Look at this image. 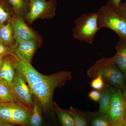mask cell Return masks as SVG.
I'll use <instances>...</instances> for the list:
<instances>
[{"mask_svg": "<svg viewBox=\"0 0 126 126\" xmlns=\"http://www.w3.org/2000/svg\"><path fill=\"white\" fill-rule=\"evenodd\" d=\"M30 10L25 18L31 24L38 19H52L56 14V0H29Z\"/></svg>", "mask_w": 126, "mask_h": 126, "instance_id": "5", "label": "cell"}, {"mask_svg": "<svg viewBox=\"0 0 126 126\" xmlns=\"http://www.w3.org/2000/svg\"><path fill=\"white\" fill-rule=\"evenodd\" d=\"M15 55L10 56L4 59L0 68V79L7 82L13 89V81L15 74Z\"/></svg>", "mask_w": 126, "mask_h": 126, "instance_id": "12", "label": "cell"}, {"mask_svg": "<svg viewBox=\"0 0 126 126\" xmlns=\"http://www.w3.org/2000/svg\"><path fill=\"white\" fill-rule=\"evenodd\" d=\"M126 126V122L125 121L123 124H122V125H120V126Z\"/></svg>", "mask_w": 126, "mask_h": 126, "instance_id": "32", "label": "cell"}, {"mask_svg": "<svg viewBox=\"0 0 126 126\" xmlns=\"http://www.w3.org/2000/svg\"><path fill=\"white\" fill-rule=\"evenodd\" d=\"M69 110L73 118L75 126H87L85 112L73 107H70Z\"/></svg>", "mask_w": 126, "mask_h": 126, "instance_id": "22", "label": "cell"}, {"mask_svg": "<svg viewBox=\"0 0 126 126\" xmlns=\"http://www.w3.org/2000/svg\"><path fill=\"white\" fill-rule=\"evenodd\" d=\"M122 0H108V2L107 4L108 6L113 10H115L119 7L121 4Z\"/></svg>", "mask_w": 126, "mask_h": 126, "instance_id": "28", "label": "cell"}, {"mask_svg": "<svg viewBox=\"0 0 126 126\" xmlns=\"http://www.w3.org/2000/svg\"><path fill=\"white\" fill-rule=\"evenodd\" d=\"M3 60H4L3 58L0 57V68L1 67V66H2Z\"/></svg>", "mask_w": 126, "mask_h": 126, "instance_id": "31", "label": "cell"}, {"mask_svg": "<svg viewBox=\"0 0 126 126\" xmlns=\"http://www.w3.org/2000/svg\"><path fill=\"white\" fill-rule=\"evenodd\" d=\"M124 120L126 122V112H125V114H124Z\"/></svg>", "mask_w": 126, "mask_h": 126, "instance_id": "33", "label": "cell"}, {"mask_svg": "<svg viewBox=\"0 0 126 126\" xmlns=\"http://www.w3.org/2000/svg\"><path fill=\"white\" fill-rule=\"evenodd\" d=\"M41 42L40 41L29 40L15 44L11 49L28 63H31L32 59Z\"/></svg>", "mask_w": 126, "mask_h": 126, "instance_id": "11", "label": "cell"}, {"mask_svg": "<svg viewBox=\"0 0 126 126\" xmlns=\"http://www.w3.org/2000/svg\"><path fill=\"white\" fill-rule=\"evenodd\" d=\"M119 37L120 40L116 47V52L113 57L116 64L125 75L126 82V39Z\"/></svg>", "mask_w": 126, "mask_h": 126, "instance_id": "13", "label": "cell"}, {"mask_svg": "<svg viewBox=\"0 0 126 126\" xmlns=\"http://www.w3.org/2000/svg\"><path fill=\"white\" fill-rule=\"evenodd\" d=\"M0 126H22L20 125H15L11 124V123H7L1 122H0Z\"/></svg>", "mask_w": 126, "mask_h": 126, "instance_id": "30", "label": "cell"}, {"mask_svg": "<svg viewBox=\"0 0 126 126\" xmlns=\"http://www.w3.org/2000/svg\"><path fill=\"white\" fill-rule=\"evenodd\" d=\"M13 53L10 47L4 44L0 40V57L4 58L6 56H14Z\"/></svg>", "mask_w": 126, "mask_h": 126, "instance_id": "25", "label": "cell"}, {"mask_svg": "<svg viewBox=\"0 0 126 126\" xmlns=\"http://www.w3.org/2000/svg\"><path fill=\"white\" fill-rule=\"evenodd\" d=\"M97 12L82 14L74 22L72 30L73 37L75 39L92 44L94 37L99 29L98 24Z\"/></svg>", "mask_w": 126, "mask_h": 126, "instance_id": "3", "label": "cell"}, {"mask_svg": "<svg viewBox=\"0 0 126 126\" xmlns=\"http://www.w3.org/2000/svg\"><path fill=\"white\" fill-rule=\"evenodd\" d=\"M24 18L14 14L11 21L14 29L15 44L26 40L40 41L36 33L25 23Z\"/></svg>", "mask_w": 126, "mask_h": 126, "instance_id": "8", "label": "cell"}, {"mask_svg": "<svg viewBox=\"0 0 126 126\" xmlns=\"http://www.w3.org/2000/svg\"><path fill=\"white\" fill-rule=\"evenodd\" d=\"M115 11L117 14L123 16L126 19V4L124 3H121L117 9Z\"/></svg>", "mask_w": 126, "mask_h": 126, "instance_id": "27", "label": "cell"}, {"mask_svg": "<svg viewBox=\"0 0 126 126\" xmlns=\"http://www.w3.org/2000/svg\"><path fill=\"white\" fill-rule=\"evenodd\" d=\"M126 102L120 89L113 87L111 101L106 113L112 126L122 125L125 122Z\"/></svg>", "mask_w": 126, "mask_h": 126, "instance_id": "6", "label": "cell"}, {"mask_svg": "<svg viewBox=\"0 0 126 126\" xmlns=\"http://www.w3.org/2000/svg\"></svg>", "mask_w": 126, "mask_h": 126, "instance_id": "38", "label": "cell"}, {"mask_svg": "<svg viewBox=\"0 0 126 126\" xmlns=\"http://www.w3.org/2000/svg\"><path fill=\"white\" fill-rule=\"evenodd\" d=\"M105 83L101 76L98 75L93 79L90 83V87L94 90L100 91L103 87Z\"/></svg>", "mask_w": 126, "mask_h": 126, "instance_id": "24", "label": "cell"}, {"mask_svg": "<svg viewBox=\"0 0 126 126\" xmlns=\"http://www.w3.org/2000/svg\"><path fill=\"white\" fill-rule=\"evenodd\" d=\"M72 79L69 71L56 72L47 77L43 81L30 87L32 95L37 98L44 110L53 108V94L55 89L61 87Z\"/></svg>", "mask_w": 126, "mask_h": 126, "instance_id": "1", "label": "cell"}, {"mask_svg": "<svg viewBox=\"0 0 126 126\" xmlns=\"http://www.w3.org/2000/svg\"><path fill=\"white\" fill-rule=\"evenodd\" d=\"M53 108L61 126H75L70 110L61 108L55 102H53Z\"/></svg>", "mask_w": 126, "mask_h": 126, "instance_id": "15", "label": "cell"}, {"mask_svg": "<svg viewBox=\"0 0 126 126\" xmlns=\"http://www.w3.org/2000/svg\"><path fill=\"white\" fill-rule=\"evenodd\" d=\"M122 93L124 97V99L126 102V82H125V84L121 89Z\"/></svg>", "mask_w": 126, "mask_h": 126, "instance_id": "29", "label": "cell"}, {"mask_svg": "<svg viewBox=\"0 0 126 126\" xmlns=\"http://www.w3.org/2000/svg\"><path fill=\"white\" fill-rule=\"evenodd\" d=\"M12 7L14 14L25 18L30 10L29 1L25 0H7Z\"/></svg>", "mask_w": 126, "mask_h": 126, "instance_id": "19", "label": "cell"}, {"mask_svg": "<svg viewBox=\"0 0 126 126\" xmlns=\"http://www.w3.org/2000/svg\"><path fill=\"white\" fill-rule=\"evenodd\" d=\"M97 12L99 29L108 28L116 32L119 37L126 39V18L117 14L107 4L102 6Z\"/></svg>", "mask_w": 126, "mask_h": 126, "instance_id": "4", "label": "cell"}, {"mask_svg": "<svg viewBox=\"0 0 126 126\" xmlns=\"http://www.w3.org/2000/svg\"><path fill=\"white\" fill-rule=\"evenodd\" d=\"M87 126H112L110 124L107 115L98 111L85 112Z\"/></svg>", "mask_w": 126, "mask_h": 126, "instance_id": "14", "label": "cell"}, {"mask_svg": "<svg viewBox=\"0 0 126 126\" xmlns=\"http://www.w3.org/2000/svg\"><path fill=\"white\" fill-rule=\"evenodd\" d=\"M15 54V66L23 74L29 87L43 81L47 77L39 73L31 63L23 59L16 53Z\"/></svg>", "mask_w": 126, "mask_h": 126, "instance_id": "7", "label": "cell"}, {"mask_svg": "<svg viewBox=\"0 0 126 126\" xmlns=\"http://www.w3.org/2000/svg\"><path fill=\"white\" fill-rule=\"evenodd\" d=\"M14 102L0 104V122L11 123Z\"/></svg>", "mask_w": 126, "mask_h": 126, "instance_id": "20", "label": "cell"}, {"mask_svg": "<svg viewBox=\"0 0 126 126\" xmlns=\"http://www.w3.org/2000/svg\"><path fill=\"white\" fill-rule=\"evenodd\" d=\"M26 82L23 74L15 68V74L13 83L14 93L18 101L32 107L33 103L32 94Z\"/></svg>", "mask_w": 126, "mask_h": 126, "instance_id": "9", "label": "cell"}, {"mask_svg": "<svg viewBox=\"0 0 126 126\" xmlns=\"http://www.w3.org/2000/svg\"><path fill=\"white\" fill-rule=\"evenodd\" d=\"M113 87L105 83V85L100 91L101 96L99 100V111L104 113L107 112L110 104Z\"/></svg>", "mask_w": 126, "mask_h": 126, "instance_id": "17", "label": "cell"}, {"mask_svg": "<svg viewBox=\"0 0 126 126\" xmlns=\"http://www.w3.org/2000/svg\"><path fill=\"white\" fill-rule=\"evenodd\" d=\"M3 1H0V25L10 22L13 15L10 10L3 3Z\"/></svg>", "mask_w": 126, "mask_h": 126, "instance_id": "23", "label": "cell"}, {"mask_svg": "<svg viewBox=\"0 0 126 126\" xmlns=\"http://www.w3.org/2000/svg\"><path fill=\"white\" fill-rule=\"evenodd\" d=\"M32 107L19 101L14 102L11 124L22 126H30Z\"/></svg>", "mask_w": 126, "mask_h": 126, "instance_id": "10", "label": "cell"}, {"mask_svg": "<svg viewBox=\"0 0 126 126\" xmlns=\"http://www.w3.org/2000/svg\"><path fill=\"white\" fill-rule=\"evenodd\" d=\"M90 78L101 76L105 83L121 89L126 82V77L116 64L113 57L98 60L87 71Z\"/></svg>", "mask_w": 126, "mask_h": 126, "instance_id": "2", "label": "cell"}, {"mask_svg": "<svg viewBox=\"0 0 126 126\" xmlns=\"http://www.w3.org/2000/svg\"><path fill=\"white\" fill-rule=\"evenodd\" d=\"M25 0L26 1H29V0Z\"/></svg>", "mask_w": 126, "mask_h": 126, "instance_id": "36", "label": "cell"}, {"mask_svg": "<svg viewBox=\"0 0 126 126\" xmlns=\"http://www.w3.org/2000/svg\"><path fill=\"white\" fill-rule=\"evenodd\" d=\"M2 103H3V102L2 101H1V100L0 99V104H1Z\"/></svg>", "mask_w": 126, "mask_h": 126, "instance_id": "34", "label": "cell"}, {"mask_svg": "<svg viewBox=\"0 0 126 126\" xmlns=\"http://www.w3.org/2000/svg\"><path fill=\"white\" fill-rule=\"evenodd\" d=\"M100 96L101 94L100 91L96 90H92L88 94V96L90 99L96 102H99Z\"/></svg>", "mask_w": 126, "mask_h": 126, "instance_id": "26", "label": "cell"}, {"mask_svg": "<svg viewBox=\"0 0 126 126\" xmlns=\"http://www.w3.org/2000/svg\"><path fill=\"white\" fill-rule=\"evenodd\" d=\"M40 107L33 102L30 121V126H43V120Z\"/></svg>", "mask_w": 126, "mask_h": 126, "instance_id": "21", "label": "cell"}, {"mask_svg": "<svg viewBox=\"0 0 126 126\" xmlns=\"http://www.w3.org/2000/svg\"><path fill=\"white\" fill-rule=\"evenodd\" d=\"M3 0H0V1H1Z\"/></svg>", "mask_w": 126, "mask_h": 126, "instance_id": "37", "label": "cell"}, {"mask_svg": "<svg viewBox=\"0 0 126 126\" xmlns=\"http://www.w3.org/2000/svg\"><path fill=\"white\" fill-rule=\"evenodd\" d=\"M14 40V29L11 22L0 25V40L9 47L12 46Z\"/></svg>", "mask_w": 126, "mask_h": 126, "instance_id": "18", "label": "cell"}, {"mask_svg": "<svg viewBox=\"0 0 126 126\" xmlns=\"http://www.w3.org/2000/svg\"><path fill=\"white\" fill-rule=\"evenodd\" d=\"M0 99L3 103L18 101L14 89L7 82L0 79Z\"/></svg>", "mask_w": 126, "mask_h": 126, "instance_id": "16", "label": "cell"}, {"mask_svg": "<svg viewBox=\"0 0 126 126\" xmlns=\"http://www.w3.org/2000/svg\"><path fill=\"white\" fill-rule=\"evenodd\" d=\"M123 3H124V4H126V1H125V2H123Z\"/></svg>", "mask_w": 126, "mask_h": 126, "instance_id": "35", "label": "cell"}]
</instances>
